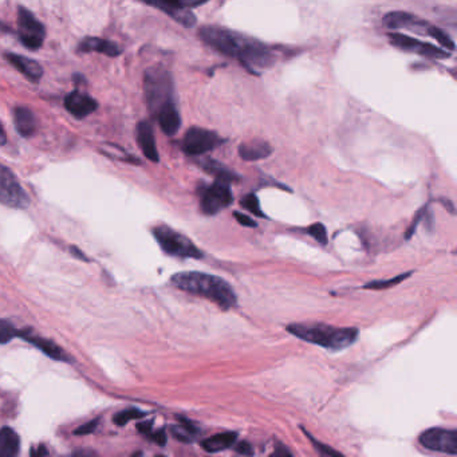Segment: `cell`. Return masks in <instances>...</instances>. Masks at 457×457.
Returning a JSON list of instances; mask_svg holds the SVG:
<instances>
[{
  "label": "cell",
  "mask_w": 457,
  "mask_h": 457,
  "mask_svg": "<svg viewBox=\"0 0 457 457\" xmlns=\"http://www.w3.org/2000/svg\"><path fill=\"white\" fill-rule=\"evenodd\" d=\"M173 286L188 294L206 298L220 309H233L238 303V297L228 282L215 275L204 273H180L173 275L171 279Z\"/></svg>",
  "instance_id": "1"
},
{
  "label": "cell",
  "mask_w": 457,
  "mask_h": 457,
  "mask_svg": "<svg viewBox=\"0 0 457 457\" xmlns=\"http://www.w3.org/2000/svg\"><path fill=\"white\" fill-rule=\"evenodd\" d=\"M287 332L305 342L329 350H342L353 345L358 337L354 327H334L323 323H294L287 326Z\"/></svg>",
  "instance_id": "2"
},
{
  "label": "cell",
  "mask_w": 457,
  "mask_h": 457,
  "mask_svg": "<svg viewBox=\"0 0 457 457\" xmlns=\"http://www.w3.org/2000/svg\"><path fill=\"white\" fill-rule=\"evenodd\" d=\"M144 93L150 115H157L161 107L173 100V80L171 73L162 66H152L145 71Z\"/></svg>",
  "instance_id": "3"
},
{
  "label": "cell",
  "mask_w": 457,
  "mask_h": 457,
  "mask_svg": "<svg viewBox=\"0 0 457 457\" xmlns=\"http://www.w3.org/2000/svg\"><path fill=\"white\" fill-rule=\"evenodd\" d=\"M278 57L274 47L246 36L236 59L252 74H261L263 70L271 68Z\"/></svg>",
  "instance_id": "4"
},
{
  "label": "cell",
  "mask_w": 457,
  "mask_h": 457,
  "mask_svg": "<svg viewBox=\"0 0 457 457\" xmlns=\"http://www.w3.org/2000/svg\"><path fill=\"white\" fill-rule=\"evenodd\" d=\"M153 235L160 244L161 250L171 256L182 259H200L204 256L203 251L194 246V241L168 226L154 227Z\"/></svg>",
  "instance_id": "5"
},
{
  "label": "cell",
  "mask_w": 457,
  "mask_h": 457,
  "mask_svg": "<svg viewBox=\"0 0 457 457\" xmlns=\"http://www.w3.org/2000/svg\"><path fill=\"white\" fill-rule=\"evenodd\" d=\"M199 36L208 46L216 50L217 53L235 59L238 57V53L246 38V35L238 34L219 26L201 27L199 31Z\"/></svg>",
  "instance_id": "6"
},
{
  "label": "cell",
  "mask_w": 457,
  "mask_h": 457,
  "mask_svg": "<svg viewBox=\"0 0 457 457\" xmlns=\"http://www.w3.org/2000/svg\"><path fill=\"white\" fill-rule=\"evenodd\" d=\"M154 9H159L177 23L184 27H194L196 23V16L191 12L192 9L200 7L208 3L209 0H140Z\"/></svg>",
  "instance_id": "7"
},
{
  "label": "cell",
  "mask_w": 457,
  "mask_h": 457,
  "mask_svg": "<svg viewBox=\"0 0 457 457\" xmlns=\"http://www.w3.org/2000/svg\"><path fill=\"white\" fill-rule=\"evenodd\" d=\"M18 36L28 50L41 48L46 36L45 26L23 6L18 7Z\"/></svg>",
  "instance_id": "8"
},
{
  "label": "cell",
  "mask_w": 457,
  "mask_h": 457,
  "mask_svg": "<svg viewBox=\"0 0 457 457\" xmlns=\"http://www.w3.org/2000/svg\"><path fill=\"white\" fill-rule=\"evenodd\" d=\"M224 142V140L217 135L214 130H208L204 127H191L183 138L184 153L188 156H201L208 152H212L214 149L220 147Z\"/></svg>",
  "instance_id": "9"
},
{
  "label": "cell",
  "mask_w": 457,
  "mask_h": 457,
  "mask_svg": "<svg viewBox=\"0 0 457 457\" xmlns=\"http://www.w3.org/2000/svg\"><path fill=\"white\" fill-rule=\"evenodd\" d=\"M0 203L11 208L26 209L30 206V197L16 176L7 167L0 164Z\"/></svg>",
  "instance_id": "10"
},
{
  "label": "cell",
  "mask_w": 457,
  "mask_h": 457,
  "mask_svg": "<svg viewBox=\"0 0 457 457\" xmlns=\"http://www.w3.org/2000/svg\"><path fill=\"white\" fill-rule=\"evenodd\" d=\"M233 201L228 183L216 180L200 189V208L206 215H216Z\"/></svg>",
  "instance_id": "11"
},
{
  "label": "cell",
  "mask_w": 457,
  "mask_h": 457,
  "mask_svg": "<svg viewBox=\"0 0 457 457\" xmlns=\"http://www.w3.org/2000/svg\"><path fill=\"white\" fill-rule=\"evenodd\" d=\"M388 38L392 46L397 47L399 50L406 53H416L421 57L434 58V59H446L451 57V54L444 48L434 46L426 42H421L416 38H411L409 35L389 33Z\"/></svg>",
  "instance_id": "12"
},
{
  "label": "cell",
  "mask_w": 457,
  "mask_h": 457,
  "mask_svg": "<svg viewBox=\"0 0 457 457\" xmlns=\"http://www.w3.org/2000/svg\"><path fill=\"white\" fill-rule=\"evenodd\" d=\"M420 443L424 448L448 455H457V432L441 428H432L420 436Z\"/></svg>",
  "instance_id": "13"
},
{
  "label": "cell",
  "mask_w": 457,
  "mask_h": 457,
  "mask_svg": "<svg viewBox=\"0 0 457 457\" xmlns=\"http://www.w3.org/2000/svg\"><path fill=\"white\" fill-rule=\"evenodd\" d=\"M384 26H387L390 30H408L416 34L426 35L428 28L431 23L420 19L416 15H411L409 12L392 11L387 14L382 19Z\"/></svg>",
  "instance_id": "14"
},
{
  "label": "cell",
  "mask_w": 457,
  "mask_h": 457,
  "mask_svg": "<svg viewBox=\"0 0 457 457\" xmlns=\"http://www.w3.org/2000/svg\"><path fill=\"white\" fill-rule=\"evenodd\" d=\"M65 107L70 115L82 120L94 113L98 107V103L89 94L74 90L65 97Z\"/></svg>",
  "instance_id": "15"
},
{
  "label": "cell",
  "mask_w": 457,
  "mask_h": 457,
  "mask_svg": "<svg viewBox=\"0 0 457 457\" xmlns=\"http://www.w3.org/2000/svg\"><path fill=\"white\" fill-rule=\"evenodd\" d=\"M136 133H137L138 145L142 150V153L145 154V157L153 162H159L160 157H159V152H157V147H156L154 132H153L152 124L149 121L138 122Z\"/></svg>",
  "instance_id": "16"
},
{
  "label": "cell",
  "mask_w": 457,
  "mask_h": 457,
  "mask_svg": "<svg viewBox=\"0 0 457 457\" xmlns=\"http://www.w3.org/2000/svg\"><path fill=\"white\" fill-rule=\"evenodd\" d=\"M154 118L157 120L161 130L167 136H174L182 126V117L176 103H168L164 107H161L157 115H154Z\"/></svg>",
  "instance_id": "17"
},
{
  "label": "cell",
  "mask_w": 457,
  "mask_h": 457,
  "mask_svg": "<svg viewBox=\"0 0 457 457\" xmlns=\"http://www.w3.org/2000/svg\"><path fill=\"white\" fill-rule=\"evenodd\" d=\"M4 57L15 69L19 70L23 75H26L27 80H30L31 82H39L41 78L43 77L42 66L34 59H30V58L19 56V54H14V53H6Z\"/></svg>",
  "instance_id": "18"
},
{
  "label": "cell",
  "mask_w": 457,
  "mask_h": 457,
  "mask_svg": "<svg viewBox=\"0 0 457 457\" xmlns=\"http://www.w3.org/2000/svg\"><path fill=\"white\" fill-rule=\"evenodd\" d=\"M18 337H22L24 341L33 343L35 347H38V349H39L42 353H45L47 357H50V358H53V359H56V361L69 362V357H68V354H65V352H63L58 345H56V343L51 342V341H48V340H45V338H42V337H38V335H35V334H33L31 332H19Z\"/></svg>",
  "instance_id": "19"
},
{
  "label": "cell",
  "mask_w": 457,
  "mask_h": 457,
  "mask_svg": "<svg viewBox=\"0 0 457 457\" xmlns=\"http://www.w3.org/2000/svg\"><path fill=\"white\" fill-rule=\"evenodd\" d=\"M273 154L271 145L263 140H251L239 147V156L244 161L264 160Z\"/></svg>",
  "instance_id": "20"
},
{
  "label": "cell",
  "mask_w": 457,
  "mask_h": 457,
  "mask_svg": "<svg viewBox=\"0 0 457 457\" xmlns=\"http://www.w3.org/2000/svg\"><path fill=\"white\" fill-rule=\"evenodd\" d=\"M78 53H101L107 57L115 58L121 54V48L103 38H86L80 42Z\"/></svg>",
  "instance_id": "21"
},
{
  "label": "cell",
  "mask_w": 457,
  "mask_h": 457,
  "mask_svg": "<svg viewBox=\"0 0 457 457\" xmlns=\"http://www.w3.org/2000/svg\"><path fill=\"white\" fill-rule=\"evenodd\" d=\"M14 124L18 133L23 137H31L36 130V120L30 109L18 106L14 109Z\"/></svg>",
  "instance_id": "22"
},
{
  "label": "cell",
  "mask_w": 457,
  "mask_h": 457,
  "mask_svg": "<svg viewBox=\"0 0 457 457\" xmlns=\"http://www.w3.org/2000/svg\"><path fill=\"white\" fill-rule=\"evenodd\" d=\"M196 162L203 171H206L208 174L214 176L216 180H220V182L231 183V182L239 179L235 172L229 171L226 165H223L221 162L214 160V159H200Z\"/></svg>",
  "instance_id": "23"
},
{
  "label": "cell",
  "mask_w": 457,
  "mask_h": 457,
  "mask_svg": "<svg viewBox=\"0 0 457 457\" xmlns=\"http://www.w3.org/2000/svg\"><path fill=\"white\" fill-rule=\"evenodd\" d=\"M21 440L11 428L0 429V457H14L19 453Z\"/></svg>",
  "instance_id": "24"
},
{
  "label": "cell",
  "mask_w": 457,
  "mask_h": 457,
  "mask_svg": "<svg viewBox=\"0 0 457 457\" xmlns=\"http://www.w3.org/2000/svg\"><path fill=\"white\" fill-rule=\"evenodd\" d=\"M238 434H232V432H227V434H219L209 437L201 443L203 449H206V452L209 453H216V452H221L226 451L231 446L235 444Z\"/></svg>",
  "instance_id": "25"
},
{
  "label": "cell",
  "mask_w": 457,
  "mask_h": 457,
  "mask_svg": "<svg viewBox=\"0 0 457 457\" xmlns=\"http://www.w3.org/2000/svg\"><path fill=\"white\" fill-rule=\"evenodd\" d=\"M171 432L174 438L183 441V443H192L194 436L199 434V429L194 426V424L189 423L185 419H180V425L172 426Z\"/></svg>",
  "instance_id": "26"
},
{
  "label": "cell",
  "mask_w": 457,
  "mask_h": 457,
  "mask_svg": "<svg viewBox=\"0 0 457 457\" xmlns=\"http://www.w3.org/2000/svg\"><path fill=\"white\" fill-rule=\"evenodd\" d=\"M426 35L431 36V38H434V41H436L438 45L446 47V50H449V51H455V50H456L455 41H453L449 35L446 34V31H443L441 28H438V27L431 24L429 28H428Z\"/></svg>",
  "instance_id": "27"
},
{
  "label": "cell",
  "mask_w": 457,
  "mask_h": 457,
  "mask_svg": "<svg viewBox=\"0 0 457 457\" xmlns=\"http://www.w3.org/2000/svg\"><path fill=\"white\" fill-rule=\"evenodd\" d=\"M241 206L248 209L255 216L264 217V214L261 209V203L256 194H247L244 199H241Z\"/></svg>",
  "instance_id": "28"
},
{
  "label": "cell",
  "mask_w": 457,
  "mask_h": 457,
  "mask_svg": "<svg viewBox=\"0 0 457 457\" xmlns=\"http://www.w3.org/2000/svg\"><path fill=\"white\" fill-rule=\"evenodd\" d=\"M411 274H402L396 276V278H392L389 280H376V282H370L366 285L365 288H370V290H382V288H389V287L394 286V285H399L402 280H405L406 278H409Z\"/></svg>",
  "instance_id": "29"
},
{
  "label": "cell",
  "mask_w": 457,
  "mask_h": 457,
  "mask_svg": "<svg viewBox=\"0 0 457 457\" xmlns=\"http://www.w3.org/2000/svg\"><path fill=\"white\" fill-rule=\"evenodd\" d=\"M18 334L19 332L10 322L0 320V343L10 342L14 337H18Z\"/></svg>",
  "instance_id": "30"
},
{
  "label": "cell",
  "mask_w": 457,
  "mask_h": 457,
  "mask_svg": "<svg viewBox=\"0 0 457 457\" xmlns=\"http://www.w3.org/2000/svg\"><path fill=\"white\" fill-rule=\"evenodd\" d=\"M144 413L142 411H137V409H126V411H120L117 413L115 416V423L120 426H124L126 423H129L130 420H135V419H140L142 417Z\"/></svg>",
  "instance_id": "31"
},
{
  "label": "cell",
  "mask_w": 457,
  "mask_h": 457,
  "mask_svg": "<svg viewBox=\"0 0 457 457\" xmlns=\"http://www.w3.org/2000/svg\"><path fill=\"white\" fill-rule=\"evenodd\" d=\"M306 231H308L310 236H312V238L318 241V243H320V244L325 246V244L327 243V232H326L325 226H322L320 223L311 226V227H309Z\"/></svg>",
  "instance_id": "32"
},
{
  "label": "cell",
  "mask_w": 457,
  "mask_h": 457,
  "mask_svg": "<svg viewBox=\"0 0 457 457\" xmlns=\"http://www.w3.org/2000/svg\"><path fill=\"white\" fill-rule=\"evenodd\" d=\"M308 436H309L312 446H315V449L320 452V455H323V456H341V453H338L337 451H334L330 446H323L322 443L317 441L315 438H312L309 434H308Z\"/></svg>",
  "instance_id": "33"
},
{
  "label": "cell",
  "mask_w": 457,
  "mask_h": 457,
  "mask_svg": "<svg viewBox=\"0 0 457 457\" xmlns=\"http://www.w3.org/2000/svg\"><path fill=\"white\" fill-rule=\"evenodd\" d=\"M235 217H236L238 223L243 227H256V223L252 220L251 217L246 216L244 214L235 212Z\"/></svg>",
  "instance_id": "34"
},
{
  "label": "cell",
  "mask_w": 457,
  "mask_h": 457,
  "mask_svg": "<svg viewBox=\"0 0 457 457\" xmlns=\"http://www.w3.org/2000/svg\"><path fill=\"white\" fill-rule=\"evenodd\" d=\"M97 424H98V420H93V421H90V423L83 424V425L80 426V429H77V431H75V434H92V432H94V431H95V428H97Z\"/></svg>",
  "instance_id": "35"
},
{
  "label": "cell",
  "mask_w": 457,
  "mask_h": 457,
  "mask_svg": "<svg viewBox=\"0 0 457 457\" xmlns=\"http://www.w3.org/2000/svg\"><path fill=\"white\" fill-rule=\"evenodd\" d=\"M148 436L154 443H157L159 446H165V443H167V436H165L164 431H157V432H154V434L150 432Z\"/></svg>",
  "instance_id": "36"
},
{
  "label": "cell",
  "mask_w": 457,
  "mask_h": 457,
  "mask_svg": "<svg viewBox=\"0 0 457 457\" xmlns=\"http://www.w3.org/2000/svg\"><path fill=\"white\" fill-rule=\"evenodd\" d=\"M235 449H236V452H238V453L244 455V456H251L252 453H253L252 446H250L248 443H246V441H243L241 444H238V446H235Z\"/></svg>",
  "instance_id": "37"
},
{
  "label": "cell",
  "mask_w": 457,
  "mask_h": 457,
  "mask_svg": "<svg viewBox=\"0 0 457 457\" xmlns=\"http://www.w3.org/2000/svg\"><path fill=\"white\" fill-rule=\"evenodd\" d=\"M137 429L141 434H149L152 432V423L138 424Z\"/></svg>",
  "instance_id": "38"
},
{
  "label": "cell",
  "mask_w": 457,
  "mask_h": 457,
  "mask_svg": "<svg viewBox=\"0 0 457 457\" xmlns=\"http://www.w3.org/2000/svg\"><path fill=\"white\" fill-rule=\"evenodd\" d=\"M31 455L33 456H45V455H48V451H47L46 446H41L38 451H31Z\"/></svg>",
  "instance_id": "39"
},
{
  "label": "cell",
  "mask_w": 457,
  "mask_h": 457,
  "mask_svg": "<svg viewBox=\"0 0 457 457\" xmlns=\"http://www.w3.org/2000/svg\"><path fill=\"white\" fill-rule=\"evenodd\" d=\"M6 142H7V135H6V132H4L3 126L0 124V147H1V145H4Z\"/></svg>",
  "instance_id": "40"
},
{
  "label": "cell",
  "mask_w": 457,
  "mask_h": 457,
  "mask_svg": "<svg viewBox=\"0 0 457 457\" xmlns=\"http://www.w3.org/2000/svg\"><path fill=\"white\" fill-rule=\"evenodd\" d=\"M273 456H291V453H290L287 449H285V448H279Z\"/></svg>",
  "instance_id": "41"
},
{
  "label": "cell",
  "mask_w": 457,
  "mask_h": 457,
  "mask_svg": "<svg viewBox=\"0 0 457 457\" xmlns=\"http://www.w3.org/2000/svg\"><path fill=\"white\" fill-rule=\"evenodd\" d=\"M71 251H73V255L74 256H78L80 259H82V261H89L85 255H82V252L78 250V248H75V247H71Z\"/></svg>",
  "instance_id": "42"
},
{
  "label": "cell",
  "mask_w": 457,
  "mask_h": 457,
  "mask_svg": "<svg viewBox=\"0 0 457 457\" xmlns=\"http://www.w3.org/2000/svg\"><path fill=\"white\" fill-rule=\"evenodd\" d=\"M0 31H3V33H11V28L7 27L3 22H0Z\"/></svg>",
  "instance_id": "43"
}]
</instances>
